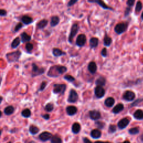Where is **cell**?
Masks as SVG:
<instances>
[{
	"label": "cell",
	"mask_w": 143,
	"mask_h": 143,
	"mask_svg": "<svg viewBox=\"0 0 143 143\" xmlns=\"http://www.w3.org/2000/svg\"><path fill=\"white\" fill-rule=\"evenodd\" d=\"M67 71V68L65 66L57 65L51 66L49 69L47 76L49 77H58Z\"/></svg>",
	"instance_id": "obj_1"
},
{
	"label": "cell",
	"mask_w": 143,
	"mask_h": 143,
	"mask_svg": "<svg viewBox=\"0 0 143 143\" xmlns=\"http://www.w3.org/2000/svg\"><path fill=\"white\" fill-rule=\"evenodd\" d=\"M21 55V52L20 50H16L15 52L9 53L6 55V58L7 62L11 63L18 62L20 58Z\"/></svg>",
	"instance_id": "obj_2"
},
{
	"label": "cell",
	"mask_w": 143,
	"mask_h": 143,
	"mask_svg": "<svg viewBox=\"0 0 143 143\" xmlns=\"http://www.w3.org/2000/svg\"><path fill=\"white\" fill-rule=\"evenodd\" d=\"M45 69L44 68H39L36 64L33 63L32 64V70H31V77H35L38 76L42 75L44 73Z\"/></svg>",
	"instance_id": "obj_3"
},
{
	"label": "cell",
	"mask_w": 143,
	"mask_h": 143,
	"mask_svg": "<svg viewBox=\"0 0 143 143\" xmlns=\"http://www.w3.org/2000/svg\"><path fill=\"white\" fill-rule=\"evenodd\" d=\"M79 29V27L78 26L77 23H74L71 27L70 29V31L69 35V37H68V41L71 44L73 42V40L74 37L78 32Z\"/></svg>",
	"instance_id": "obj_4"
},
{
	"label": "cell",
	"mask_w": 143,
	"mask_h": 143,
	"mask_svg": "<svg viewBox=\"0 0 143 143\" xmlns=\"http://www.w3.org/2000/svg\"><path fill=\"white\" fill-rule=\"evenodd\" d=\"M66 89V86L65 84H54L53 86V92L55 94H61L64 95Z\"/></svg>",
	"instance_id": "obj_5"
},
{
	"label": "cell",
	"mask_w": 143,
	"mask_h": 143,
	"mask_svg": "<svg viewBox=\"0 0 143 143\" xmlns=\"http://www.w3.org/2000/svg\"><path fill=\"white\" fill-rule=\"evenodd\" d=\"M128 25V23L126 22H120L117 23L114 28L115 33L119 35L122 34L127 30Z\"/></svg>",
	"instance_id": "obj_6"
},
{
	"label": "cell",
	"mask_w": 143,
	"mask_h": 143,
	"mask_svg": "<svg viewBox=\"0 0 143 143\" xmlns=\"http://www.w3.org/2000/svg\"><path fill=\"white\" fill-rule=\"evenodd\" d=\"M78 98H79V96H78L77 91L73 89H71L69 91L67 101L69 103H76L78 100Z\"/></svg>",
	"instance_id": "obj_7"
},
{
	"label": "cell",
	"mask_w": 143,
	"mask_h": 143,
	"mask_svg": "<svg viewBox=\"0 0 143 143\" xmlns=\"http://www.w3.org/2000/svg\"><path fill=\"white\" fill-rule=\"evenodd\" d=\"M86 42H87V38L85 34H80L78 35L76 39V44L79 47H83L85 46Z\"/></svg>",
	"instance_id": "obj_8"
},
{
	"label": "cell",
	"mask_w": 143,
	"mask_h": 143,
	"mask_svg": "<svg viewBox=\"0 0 143 143\" xmlns=\"http://www.w3.org/2000/svg\"><path fill=\"white\" fill-rule=\"evenodd\" d=\"M95 95L97 99H101L104 97L105 95V90L103 87L97 86L95 88Z\"/></svg>",
	"instance_id": "obj_9"
},
{
	"label": "cell",
	"mask_w": 143,
	"mask_h": 143,
	"mask_svg": "<svg viewBox=\"0 0 143 143\" xmlns=\"http://www.w3.org/2000/svg\"><path fill=\"white\" fill-rule=\"evenodd\" d=\"M123 99L127 101H132L135 98V94L132 91H127L122 96Z\"/></svg>",
	"instance_id": "obj_10"
},
{
	"label": "cell",
	"mask_w": 143,
	"mask_h": 143,
	"mask_svg": "<svg viewBox=\"0 0 143 143\" xmlns=\"http://www.w3.org/2000/svg\"><path fill=\"white\" fill-rule=\"evenodd\" d=\"M89 116L90 119L93 120H97L101 118V115L99 111L96 110H91L89 111Z\"/></svg>",
	"instance_id": "obj_11"
},
{
	"label": "cell",
	"mask_w": 143,
	"mask_h": 143,
	"mask_svg": "<svg viewBox=\"0 0 143 143\" xmlns=\"http://www.w3.org/2000/svg\"><path fill=\"white\" fill-rule=\"evenodd\" d=\"M88 2L89 3H96L98 5L102 8V9L105 10H109L113 11V9L112 7L109 6L106 4L104 2L102 1H100V0H93V1H88Z\"/></svg>",
	"instance_id": "obj_12"
},
{
	"label": "cell",
	"mask_w": 143,
	"mask_h": 143,
	"mask_svg": "<svg viewBox=\"0 0 143 143\" xmlns=\"http://www.w3.org/2000/svg\"><path fill=\"white\" fill-rule=\"evenodd\" d=\"M78 111L77 107L74 106H68L66 107V113L69 116H73L76 115Z\"/></svg>",
	"instance_id": "obj_13"
},
{
	"label": "cell",
	"mask_w": 143,
	"mask_h": 143,
	"mask_svg": "<svg viewBox=\"0 0 143 143\" xmlns=\"http://www.w3.org/2000/svg\"><path fill=\"white\" fill-rule=\"evenodd\" d=\"M39 138L43 142H46V141L49 140L50 139L52 138V135L50 132H45L40 134Z\"/></svg>",
	"instance_id": "obj_14"
},
{
	"label": "cell",
	"mask_w": 143,
	"mask_h": 143,
	"mask_svg": "<svg viewBox=\"0 0 143 143\" xmlns=\"http://www.w3.org/2000/svg\"><path fill=\"white\" fill-rule=\"evenodd\" d=\"M88 70L91 74H95L97 70V64L95 62H91L88 65Z\"/></svg>",
	"instance_id": "obj_15"
},
{
	"label": "cell",
	"mask_w": 143,
	"mask_h": 143,
	"mask_svg": "<svg viewBox=\"0 0 143 143\" xmlns=\"http://www.w3.org/2000/svg\"><path fill=\"white\" fill-rule=\"evenodd\" d=\"M129 122H130V121H129V120L128 118H124L119 121L117 125H118V127L119 128V129H125L127 126H128L129 124Z\"/></svg>",
	"instance_id": "obj_16"
},
{
	"label": "cell",
	"mask_w": 143,
	"mask_h": 143,
	"mask_svg": "<svg viewBox=\"0 0 143 143\" xmlns=\"http://www.w3.org/2000/svg\"><path fill=\"white\" fill-rule=\"evenodd\" d=\"M21 21L22 23L25 25H29L33 23V21H34L32 17L29 16L27 15L22 16V17L21 18Z\"/></svg>",
	"instance_id": "obj_17"
},
{
	"label": "cell",
	"mask_w": 143,
	"mask_h": 143,
	"mask_svg": "<svg viewBox=\"0 0 143 143\" xmlns=\"http://www.w3.org/2000/svg\"><path fill=\"white\" fill-rule=\"evenodd\" d=\"M53 55L55 57H59L62 55H66V53L60 50V49L58 48H53L52 50Z\"/></svg>",
	"instance_id": "obj_18"
},
{
	"label": "cell",
	"mask_w": 143,
	"mask_h": 143,
	"mask_svg": "<svg viewBox=\"0 0 143 143\" xmlns=\"http://www.w3.org/2000/svg\"><path fill=\"white\" fill-rule=\"evenodd\" d=\"M99 43V39L97 38L93 37L89 40V46L91 49L95 48L98 46Z\"/></svg>",
	"instance_id": "obj_19"
},
{
	"label": "cell",
	"mask_w": 143,
	"mask_h": 143,
	"mask_svg": "<svg viewBox=\"0 0 143 143\" xmlns=\"http://www.w3.org/2000/svg\"><path fill=\"white\" fill-rule=\"evenodd\" d=\"M96 85L97 86H101V87H103V86H105L106 83V78L103 77H99L97 78V79L95 81Z\"/></svg>",
	"instance_id": "obj_20"
},
{
	"label": "cell",
	"mask_w": 143,
	"mask_h": 143,
	"mask_svg": "<svg viewBox=\"0 0 143 143\" xmlns=\"http://www.w3.org/2000/svg\"><path fill=\"white\" fill-rule=\"evenodd\" d=\"M124 105L122 104V103H119V104H117L116 106H115L113 107L112 110V112L113 113L117 114V113H119L121 112V111L124 110Z\"/></svg>",
	"instance_id": "obj_21"
},
{
	"label": "cell",
	"mask_w": 143,
	"mask_h": 143,
	"mask_svg": "<svg viewBox=\"0 0 143 143\" xmlns=\"http://www.w3.org/2000/svg\"><path fill=\"white\" fill-rule=\"evenodd\" d=\"M60 22V19L59 17L57 16H52V18H51L50 20V26L52 27H55L56 26V25L59 24V23Z\"/></svg>",
	"instance_id": "obj_22"
},
{
	"label": "cell",
	"mask_w": 143,
	"mask_h": 143,
	"mask_svg": "<svg viewBox=\"0 0 143 143\" xmlns=\"http://www.w3.org/2000/svg\"><path fill=\"white\" fill-rule=\"evenodd\" d=\"M115 102V99L113 97H110L107 98L105 101V105L107 107H112Z\"/></svg>",
	"instance_id": "obj_23"
},
{
	"label": "cell",
	"mask_w": 143,
	"mask_h": 143,
	"mask_svg": "<svg viewBox=\"0 0 143 143\" xmlns=\"http://www.w3.org/2000/svg\"><path fill=\"white\" fill-rule=\"evenodd\" d=\"M48 23V21L46 19H43L40 21H39L37 23L36 26L39 29H43L45 27Z\"/></svg>",
	"instance_id": "obj_24"
},
{
	"label": "cell",
	"mask_w": 143,
	"mask_h": 143,
	"mask_svg": "<svg viewBox=\"0 0 143 143\" xmlns=\"http://www.w3.org/2000/svg\"><path fill=\"white\" fill-rule=\"evenodd\" d=\"M21 40L22 43H25L27 42H29L31 40V37L29 34H27L26 32H23L21 33Z\"/></svg>",
	"instance_id": "obj_25"
},
{
	"label": "cell",
	"mask_w": 143,
	"mask_h": 143,
	"mask_svg": "<svg viewBox=\"0 0 143 143\" xmlns=\"http://www.w3.org/2000/svg\"><path fill=\"white\" fill-rule=\"evenodd\" d=\"M15 108L12 106H9L4 109L3 112L6 115H11L14 112Z\"/></svg>",
	"instance_id": "obj_26"
},
{
	"label": "cell",
	"mask_w": 143,
	"mask_h": 143,
	"mask_svg": "<svg viewBox=\"0 0 143 143\" xmlns=\"http://www.w3.org/2000/svg\"><path fill=\"white\" fill-rule=\"evenodd\" d=\"M91 136L94 139H99L101 136V132L98 129H94L91 132Z\"/></svg>",
	"instance_id": "obj_27"
},
{
	"label": "cell",
	"mask_w": 143,
	"mask_h": 143,
	"mask_svg": "<svg viewBox=\"0 0 143 143\" xmlns=\"http://www.w3.org/2000/svg\"><path fill=\"white\" fill-rule=\"evenodd\" d=\"M81 125L78 122H75L72 125V132H73L74 134H78V132H80L81 130Z\"/></svg>",
	"instance_id": "obj_28"
},
{
	"label": "cell",
	"mask_w": 143,
	"mask_h": 143,
	"mask_svg": "<svg viewBox=\"0 0 143 143\" xmlns=\"http://www.w3.org/2000/svg\"><path fill=\"white\" fill-rule=\"evenodd\" d=\"M134 117L137 120H143V111L138 110L134 113Z\"/></svg>",
	"instance_id": "obj_29"
},
{
	"label": "cell",
	"mask_w": 143,
	"mask_h": 143,
	"mask_svg": "<svg viewBox=\"0 0 143 143\" xmlns=\"http://www.w3.org/2000/svg\"><path fill=\"white\" fill-rule=\"evenodd\" d=\"M112 42V40L107 35H106L103 38V45L106 46H110Z\"/></svg>",
	"instance_id": "obj_30"
},
{
	"label": "cell",
	"mask_w": 143,
	"mask_h": 143,
	"mask_svg": "<svg viewBox=\"0 0 143 143\" xmlns=\"http://www.w3.org/2000/svg\"><path fill=\"white\" fill-rule=\"evenodd\" d=\"M20 43H21L20 39V38H19V37H17V38H16L15 39H13L12 42L11 44V48L13 49H16L19 46Z\"/></svg>",
	"instance_id": "obj_31"
},
{
	"label": "cell",
	"mask_w": 143,
	"mask_h": 143,
	"mask_svg": "<svg viewBox=\"0 0 143 143\" xmlns=\"http://www.w3.org/2000/svg\"><path fill=\"white\" fill-rule=\"evenodd\" d=\"M31 115V111L29 109H24L21 112V115L23 117H25V118H28V117H30Z\"/></svg>",
	"instance_id": "obj_32"
},
{
	"label": "cell",
	"mask_w": 143,
	"mask_h": 143,
	"mask_svg": "<svg viewBox=\"0 0 143 143\" xmlns=\"http://www.w3.org/2000/svg\"><path fill=\"white\" fill-rule=\"evenodd\" d=\"M29 131H30L31 134L35 135L38 133L39 132V129L38 127L34 126V125H31L30 128H29Z\"/></svg>",
	"instance_id": "obj_33"
},
{
	"label": "cell",
	"mask_w": 143,
	"mask_h": 143,
	"mask_svg": "<svg viewBox=\"0 0 143 143\" xmlns=\"http://www.w3.org/2000/svg\"><path fill=\"white\" fill-rule=\"evenodd\" d=\"M45 110L47 112H51L54 110V105L52 103H48L45 106Z\"/></svg>",
	"instance_id": "obj_34"
},
{
	"label": "cell",
	"mask_w": 143,
	"mask_h": 143,
	"mask_svg": "<svg viewBox=\"0 0 143 143\" xmlns=\"http://www.w3.org/2000/svg\"><path fill=\"white\" fill-rule=\"evenodd\" d=\"M62 139L57 136H54L51 139V143H62Z\"/></svg>",
	"instance_id": "obj_35"
},
{
	"label": "cell",
	"mask_w": 143,
	"mask_h": 143,
	"mask_svg": "<svg viewBox=\"0 0 143 143\" xmlns=\"http://www.w3.org/2000/svg\"><path fill=\"white\" fill-rule=\"evenodd\" d=\"M25 49H26L27 52L30 53L33 50V49H34V45L30 43H27L26 44V45H25Z\"/></svg>",
	"instance_id": "obj_36"
},
{
	"label": "cell",
	"mask_w": 143,
	"mask_h": 143,
	"mask_svg": "<svg viewBox=\"0 0 143 143\" xmlns=\"http://www.w3.org/2000/svg\"><path fill=\"white\" fill-rule=\"evenodd\" d=\"M142 8H143L142 3L140 1L137 2L136 5V7H135V12H136V13L139 12L142 10Z\"/></svg>",
	"instance_id": "obj_37"
},
{
	"label": "cell",
	"mask_w": 143,
	"mask_h": 143,
	"mask_svg": "<svg viewBox=\"0 0 143 143\" xmlns=\"http://www.w3.org/2000/svg\"><path fill=\"white\" fill-rule=\"evenodd\" d=\"M64 79H66V81H68L69 82H73L74 81H75V78L73 77L72 76H70V75H65L64 76Z\"/></svg>",
	"instance_id": "obj_38"
},
{
	"label": "cell",
	"mask_w": 143,
	"mask_h": 143,
	"mask_svg": "<svg viewBox=\"0 0 143 143\" xmlns=\"http://www.w3.org/2000/svg\"><path fill=\"white\" fill-rule=\"evenodd\" d=\"M95 124L96 125V126L99 129H103L104 128V127L105 126V124L104 122H101V121H96L95 122Z\"/></svg>",
	"instance_id": "obj_39"
},
{
	"label": "cell",
	"mask_w": 143,
	"mask_h": 143,
	"mask_svg": "<svg viewBox=\"0 0 143 143\" xmlns=\"http://www.w3.org/2000/svg\"><path fill=\"white\" fill-rule=\"evenodd\" d=\"M129 132L130 134L135 135V134H138V133L139 132V129L138 128H132V129H130V130H129Z\"/></svg>",
	"instance_id": "obj_40"
},
{
	"label": "cell",
	"mask_w": 143,
	"mask_h": 143,
	"mask_svg": "<svg viewBox=\"0 0 143 143\" xmlns=\"http://www.w3.org/2000/svg\"><path fill=\"white\" fill-rule=\"evenodd\" d=\"M47 86V82L45 81H43L42 83L40 84V86L39 87L38 91H44Z\"/></svg>",
	"instance_id": "obj_41"
},
{
	"label": "cell",
	"mask_w": 143,
	"mask_h": 143,
	"mask_svg": "<svg viewBox=\"0 0 143 143\" xmlns=\"http://www.w3.org/2000/svg\"><path fill=\"white\" fill-rule=\"evenodd\" d=\"M23 27V24L21 22H19L17 23V24L16 25V26L15 27V29H14V31L15 32H17L19 30H20V29Z\"/></svg>",
	"instance_id": "obj_42"
},
{
	"label": "cell",
	"mask_w": 143,
	"mask_h": 143,
	"mask_svg": "<svg viewBox=\"0 0 143 143\" xmlns=\"http://www.w3.org/2000/svg\"><path fill=\"white\" fill-rule=\"evenodd\" d=\"M116 127L114 125H111L109 126V132L111 133H113L116 132Z\"/></svg>",
	"instance_id": "obj_43"
},
{
	"label": "cell",
	"mask_w": 143,
	"mask_h": 143,
	"mask_svg": "<svg viewBox=\"0 0 143 143\" xmlns=\"http://www.w3.org/2000/svg\"><path fill=\"white\" fill-rule=\"evenodd\" d=\"M101 55L103 56V57H106L107 55V49L106 48H103L102 49L101 52Z\"/></svg>",
	"instance_id": "obj_44"
},
{
	"label": "cell",
	"mask_w": 143,
	"mask_h": 143,
	"mask_svg": "<svg viewBox=\"0 0 143 143\" xmlns=\"http://www.w3.org/2000/svg\"><path fill=\"white\" fill-rule=\"evenodd\" d=\"M78 2L77 0H70L67 4V6L68 7H71L72 6H73L74 4Z\"/></svg>",
	"instance_id": "obj_45"
},
{
	"label": "cell",
	"mask_w": 143,
	"mask_h": 143,
	"mask_svg": "<svg viewBox=\"0 0 143 143\" xmlns=\"http://www.w3.org/2000/svg\"><path fill=\"white\" fill-rule=\"evenodd\" d=\"M7 11L6 10H5V9H1L0 10V16H1V17H3V16H6L7 15Z\"/></svg>",
	"instance_id": "obj_46"
},
{
	"label": "cell",
	"mask_w": 143,
	"mask_h": 143,
	"mask_svg": "<svg viewBox=\"0 0 143 143\" xmlns=\"http://www.w3.org/2000/svg\"><path fill=\"white\" fill-rule=\"evenodd\" d=\"M134 3H135L134 0H128V1L126 2V4L128 5L129 7L133 6V5H134Z\"/></svg>",
	"instance_id": "obj_47"
},
{
	"label": "cell",
	"mask_w": 143,
	"mask_h": 143,
	"mask_svg": "<svg viewBox=\"0 0 143 143\" xmlns=\"http://www.w3.org/2000/svg\"><path fill=\"white\" fill-rule=\"evenodd\" d=\"M131 11V7H128L126 8V10H125V16H128L129 15V13H130V12Z\"/></svg>",
	"instance_id": "obj_48"
},
{
	"label": "cell",
	"mask_w": 143,
	"mask_h": 143,
	"mask_svg": "<svg viewBox=\"0 0 143 143\" xmlns=\"http://www.w3.org/2000/svg\"><path fill=\"white\" fill-rule=\"evenodd\" d=\"M42 117L46 120H48L50 119V115L48 114V113H46V114H44V115H42Z\"/></svg>",
	"instance_id": "obj_49"
},
{
	"label": "cell",
	"mask_w": 143,
	"mask_h": 143,
	"mask_svg": "<svg viewBox=\"0 0 143 143\" xmlns=\"http://www.w3.org/2000/svg\"><path fill=\"white\" fill-rule=\"evenodd\" d=\"M83 142L84 143H92V142L87 138H83Z\"/></svg>",
	"instance_id": "obj_50"
},
{
	"label": "cell",
	"mask_w": 143,
	"mask_h": 143,
	"mask_svg": "<svg viewBox=\"0 0 143 143\" xmlns=\"http://www.w3.org/2000/svg\"><path fill=\"white\" fill-rule=\"evenodd\" d=\"M0 99H1V101H0V103L1 104L2 102V100H3V97L2 96H1V97H0Z\"/></svg>",
	"instance_id": "obj_51"
},
{
	"label": "cell",
	"mask_w": 143,
	"mask_h": 143,
	"mask_svg": "<svg viewBox=\"0 0 143 143\" xmlns=\"http://www.w3.org/2000/svg\"><path fill=\"white\" fill-rule=\"evenodd\" d=\"M95 143H103L102 142H95Z\"/></svg>",
	"instance_id": "obj_52"
},
{
	"label": "cell",
	"mask_w": 143,
	"mask_h": 143,
	"mask_svg": "<svg viewBox=\"0 0 143 143\" xmlns=\"http://www.w3.org/2000/svg\"><path fill=\"white\" fill-rule=\"evenodd\" d=\"M123 143H130L129 142V141H125V142H124Z\"/></svg>",
	"instance_id": "obj_53"
},
{
	"label": "cell",
	"mask_w": 143,
	"mask_h": 143,
	"mask_svg": "<svg viewBox=\"0 0 143 143\" xmlns=\"http://www.w3.org/2000/svg\"><path fill=\"white\" fill-rule=\"evenodd\" d=\"M141 17H142V19L143 20V13L142 14V16H141Z\"/></svg>",
	"instance_id": "obj_54"
},
{
	"label": "cell",
	"mask_w": 143,
	"mask_h": 143,
	"mask_svg": "<svg viewBox=\"0 0 143 143\" xmlns=\"http://www.w3.org/2000/svg\"><path fill=\"white\" fill-rule=\"evenodd\" d=\"M142 139L143 140V135L142 136Z\"/></svg>",
	"instance_id": "obj_55"
},
{
	"label": "cell",
	"mask_w": 143,
	"mask_h": 143,
	"mask_svg": "<svg viewBox=\"0 0 143 143\" xmlns=\"http://www.w3.org/2000/svg\"><path fill=\"white\" fill-rule=\"evenodd\" d=\"M109 143V142H106V143Z\"/></svg>",
	"instance_id": "obj_56"
},
{
	"label": "cell",
	"mask_w": 143,
	"mask_h": 143,
	"mask_svg": "<svg viewBox=\"0 0 143 143\" xmlns=\"http://www.w3.org/2000/svg\"></svg>",
	"instance_id": "obj_57"
}]
</instances>
